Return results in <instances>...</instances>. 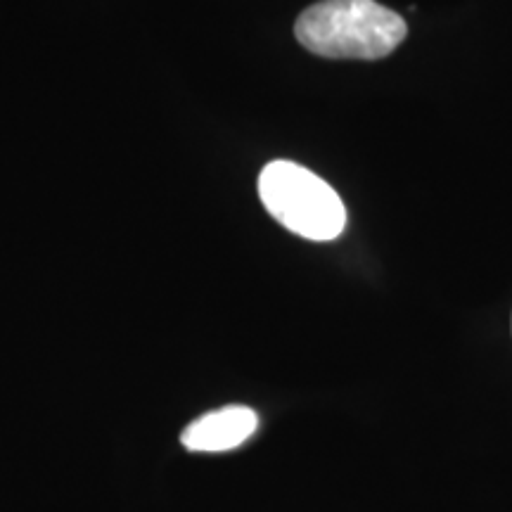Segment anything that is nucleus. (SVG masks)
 <instances>
[{"instance_id":"1","label":"nucleus","mask_w":512,"mask_h":512,"mask_svg":"<svg viewBox=\"0 0 512 512\" xmlns=\"http://www.w3.org/2000/svg\"><path fill=\"white\" fill-rule=\"evenodd\" d=\"M406 34V19L377 0H320L294 24L297 41L330 60H380L392 55Z\"/></svg>"},{"instance_id":"2","label":"nucleus","mask_w":512,"mask_h":512,"mask_svg":"<svg viewBox=\"0 0 512 512\" xmlns=\"http://www.w3.org/2000/svg\"><path fill=\"white\" fill-rule=\"evenodd\" d=\"M259 197L280 226L311 242L337 240L347 228V207L335 188L302 164L275 159L259 176Z\"/></svg>"},{"instance_id":"3","label":"nucleus","mask_w":512,"mask_h":512,"mask_svg":"<svg viewBox=\"0 0 512 512\" xmlns=\"http://www.w3.org/2000/svg\"><path fill=\"white\" fill-rule=\"evenodd\" d=\"M259 415L247 406H223L190 422L181 434V444L195 453L233 451L252 439Z\"/></svg>"}]
</instances>
